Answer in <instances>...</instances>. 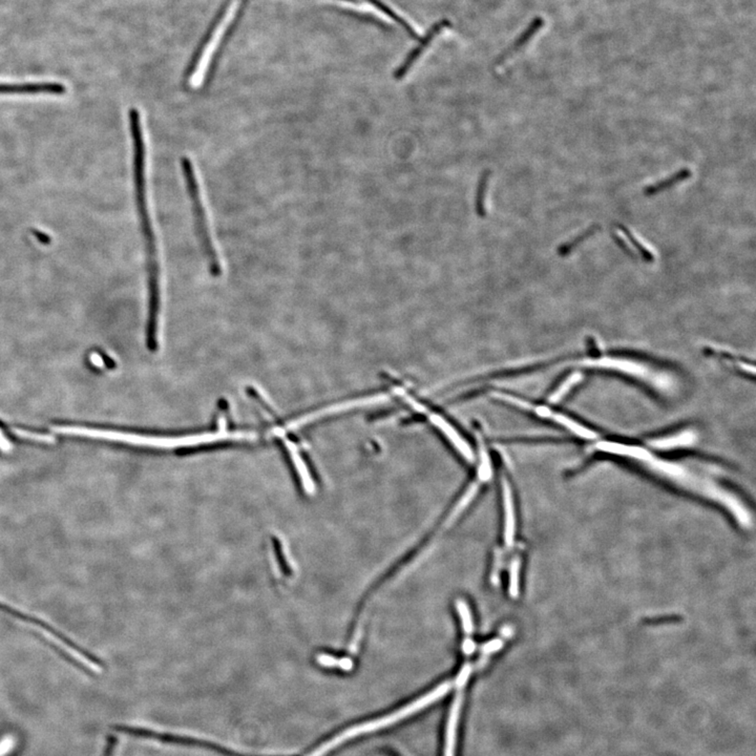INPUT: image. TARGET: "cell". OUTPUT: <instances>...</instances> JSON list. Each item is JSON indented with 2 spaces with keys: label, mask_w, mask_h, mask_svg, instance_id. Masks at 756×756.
Masks as SVG:
<instances>
[{
  "label": "cell",
  "mask_w": 756,
  "mask_h": 756,
  "mask_svg": "<svg viewBox=\"0 0 756 756\" xmlns=\"http://www.w3.org/2000/svg\"><path fill=\"white\" fill-rule=\"evenodd\" d=\"M129 131L133 140V185H135L136 206L139 216L140 231L143 238L147 260V276H148L149 305H151V324L149 333L157 336L159 331V313L161 305V269L157 240L148 211L146 191V145H145L141 116L137 109L128 111Z\"/></svg>",
  "instance_id": "6da1fadb"
},
{
  "label": "cell",
  "mask_w": 756,
  "mask_h": 756,
  "mask_svg": "<svg viewBox=\"0 0 756 756\" xmlns=\"http://www.w3.org/2000/svg\"><path fill=\"white\" fill-rule=\"evenodd\" d=\"M180 166L185 187H186L187 196L191 203L198 244L204 254V258H206L209 271L213 276H220L222 274V264H221L220 256L216 251L211 229H209L208 220H207L206 211H205L204 203H203L202 195H201L195 165L191 158L184 156L181 158Z\"/></svg>",
  "instance_id": "7a4b0ae2"
},
{
  "label": "cell",
  "mask_w": 756,
  "mask_h": 756,
  "mask_svg": "<svg viewBox=\"0 0 756 756\" xmlns=\"http://www.w3.org/2000/svg\"><path fill=\"white\" fill-rule=\"evenodd\" d=\"M241 4H242V0H231L229 2L222 19L216 24L215 30L213 31V34H211L207 44H205L204 48L202 49V52L200 53L197 59L193 61L191 68L189 69V72L187 74V84H193L198 78L201 82L207 80L209 72H211V66H213V58H215L216 51H218L223 38L226 35L229 26L233 24V20L236 19L238 10H240Z\"/></svg>",
  "instance_id": "3957f363"
},
{
  "label": "cell",
  "mask_w": 756,
  "mask_h": 756,
  "mask_svg": "<svg viewBox=\"0 0 756 756\" xmlns=\"http://www.w3.org/2000/svg\"><path fill=\"white\" fill-rule=\"evenodd\" d=\"M410 407L414 409L415 411L418 413L427 415L429 418L430 423L438 430L448 441L455 448V450L468 461V463H473L474 461V453H473L472 448L468 445V441L459 434V432L453 427L452 425L445 418L441 416L440 414L434 413V412L429 411L425 405L423 403H419L417 399H413L410 403Z\"/></svg>",
  "instance_id": "277c9868"
},
{
  "label": "cell",
  "mask_w": 756,
  "mask_h": 756,
  "mask_svg": "<svg viewBox=\"0 0 756 756\" xmlns=\"http://www.w3.org/2000/svg\"><path fill=\"white\" fill-rule=\"evenodd\" d=\"M389 394L385 393L374 394V395L350 399V400H346L343 401V403L329 405V407H326L324 409L318 410V411L312 412V413L305 415V416L301 417V418L294 420L293 423H289V428L291 430L298 429V428L303 427V425H307V423H312V421L318 420V419L323 418V417L331 416V415L342 413V412L350 411V410L358 409V408L378 405V403H385V401L389 400Z\"/></svg>",
  "instance_id": "5b68a950"
},
{
  "label": "cell",
  "mask_w": 756,
  "mask_h": 756,
  "mask_svg": "<svg viewBox=\"0 0 756 756\" xmlns=\"http://www.w3.org/2000/svg\"><path fill=\"white\" fill-rule=\"evenodd\" d=\"M450 26V22L449 21V20L447 19L440 20V21L436 22V24H435L434 26H433L432 28L430 29L429 31H428L427 34H425V36L421 38L420 41H419V44H417L416 46H415L413 50H411V52H410L409 54L407 55V57L405 58V60L401 62L400 66H399L398 68H397L396 70L394 71V79H403V78L405 77V75H407V74L410 72V70H411L412 66H413L414 64H416V61L419 59V57H420V56L423 55V53H425V51L427 50V48H429L430 44H432L433 40H434L435 38H436L437 36H438L439 34H440V32L443 30V29L448 28V26Z\"/></svg>",
  "instance_id": "8992f818"
},
{
  "label": "cell",
  "mask_w": 756,
  "mask_h": 756,
  "mask_svg": "<svg viewBox=\"0 0 756 756\" xmlns=\"http://www.w3.org/2000/svg\"><path fill=\"white\" fill-rule=\"evenodd\" d=\"M66 88L56 82H38V84H0V95H36L51 94L64 95Z\"/></svg>",
  "instance_id": "52a82bcc"
},
{
  "label": "cell",
  "mask_w": 756,
  "mask_h": 756,
  "mask_svg": "<svg viewBox=\"0 0 756 756\" xmlns=\"http://www.w3.org/2000/svg\"><path fill=\"white\" fill-rule=\"evenodd\" d=\"M543 26L544 20L543 19H541V17H536V19L533 20V21L528 24V28L523 31V34L515 40L514 44H513L512 46H508V48L504 51L503 54L498 56V58H497L496 60V66H501V64H503L506 60L510 59V57L516 55L519 51L523 50L524 46H525L533 38L536 36L537 33L540 32Z\"/></svg>",
  "instance_id": "ba28073f"
},
{
  "label": "cell",
  "mask_w": 756,
  "mask_h": 756,
  "mask_svg": "<svg viewBox=\"0 0 756 756\" xmlns=\"http://www.w3.org/2000/svg\"><path fill=\"white\" fill-rule=\"evenodd\" d=\"M463 689L458 688L456 697L450 707L449 719H448L447 733H445V755L454 756L456 747L457 728H458L459 715L463 704Z\"/></svg>",
  "instance_id": "9c48e42d"
},
{
  "label": "cell",
  "mask_w": 756,
  "mask_h": 756,
  "mask_svg": "<svg viewBox=\"0 0 756 756\" xmlns=\"http://www.w3.org/2000/svg\"><path fill=\"white\" fill-rule=\"evenodd\" d=\"M503 495L504 504V516H505V525H504V541L508 546H512L515 540V530H516V519H515L514 499H513L512 490L510 483L505 478H503Z\"/></svg>",
  "instance_id": "30bf717a"
},
{
  "label": "cell",
  "mask_w": 756,
  "mask_h": 756,
  "mask_svg": "<svg viewBox=\"0 0 756 756\" xmlns=\"http://www.w3.org/2000/svg\"><path fill=\"white\" fill-rule=\"evenodd\" d=\"M692 176V171L688 168H683L681 171H677V173L673 175L669 176L666 179L657 181V182L653 183V184L648 185L644 188V195L646 197H652V196L659 195V193H663L667 189L671 188V187L675 186L679 183L684 182L687 179Z\"/></svg>",
  "instance_id": "8fae6325"
},
{
  "label": "cell",
  "mask_w": 756,
  "mask_h": 756,
  "mask_svg": "<svg viewBox=\"0 0 756 756\" xmlns=\"http://www.w3.org/2000/svg\"><path fill=\"white\" fill-rule=\"evenodd\" d=\"M490 175H492V171L486 169L481 173L478 184H477L476 195H475V213L480 218H485L486 216H488L485 200L486 193H488V184H490Z\"/></svg>",
  "instance_id": "7c38bea8"
},
{
  "label": "cell",
  "mask_w": 756,
  "mask_h": 756,
  "mask_svg": "<svg viewBox=\"0 0 756 756\" xmlns=\"http://www.w3.org/2000/svg\"><path fill=\"white\" fill-rule=\"evenodd\" d=\"M600 231H601V225H592V226L588 227L585 231L578 234V236H575L572 240L568 241V242L560 245L558 249H557V252H558L560 256H568V254L572 253V251H574L577 247H579L582 243H584L585 241H588V238H592L593 236L599 233Z\"/></svg>",
  "instance_id": "4fadbf2b"
},
{
  "label": "cell",
  "mask_w": 756,
  "mask_h": 756,
  "mask_svg": "<svg viewBox=\"0 0 756 756\" xmlns=\"http://www.w3.org/2000/svg\"><path fill=\"white\" fill-rule=\"evenodd\" d=\"M368 1H369L370 4H373V6H376V8H378L380 12L383 13V14L387 15L388 17L394 20L399 26H401V28L407 32V34L409 35L410 37L413 38V39H417V38H418V35H417L416 31L414 30L413 26H412L409 22L405 21L403 17L399 16L395 11L392 10V9L390 8L388 4H385L383 0H368Z\"/></svg>",
  "instance_id": "5bb4252c"
},
{
  "label": "cell",
  "mask_w": 756,
  "mask_h": 756,
  "mask_svg": "<svg viewBox=\"0 0 756 756\" xmlns=\"http://www.w3.org/2000/svg\"><path fill=\"white\" fill-rule=\"evenodd\" d=\"M617 228L620 229V231L623 233L624 236L628 238V240L630 241L631 246H632L633 248L635 249V251H637V253L639 254L640 256H641V258L644 261V262L652 263L653 261H655V256H653V254L651 253V251H649V249L646 248V247L644 246V245L642 244V243L640 242V241L637 240V238H635V234L631 233L630 229H628V227L625 226V225L617 224Z\"/></svg>",
  "instance_id": "9a60e30c"
},
{
  "label": "cell",
  "mask_w": 756,
  "mask_h": 756,
  "mask_svg": "<svg viewBox=\"0 0 756 756\" xmlns=\"http://www.w3.org/2000/svg\"><path fill=\"white\" fill-rule=\"evenodd\" d=\"M519 572H520V559L517 557L513 560L510 568V595L517 598L519 595Z\"/></svg>",
  "instance_id": "2e32d148"
},
{
  "label": "cell",
  "mask_w": 756,
  "mask_h": 756,
  "mask_svg": "<svg viewBox=\"0 0 756 756\" xmlns=\"http://www.w3.org/2000/svg\"><path fill=\"white\" fill-rule=\"evenodd\" d=\"M318 663L325 667H338L343 670L349 671L353 668V662L345 657V659L336 660L331 655H322L318 657Z\"/></svg>",
  "instance_id": "e0dca14e"
},
{
  "label": "cell",
  "mask_w": 756,
  "mask_h": 756,
  "mask_svg": "<svg viewBox=\"0 0 756 756\" xmlns=\"http://www.w3.org/2000/svg\"><path fill=\"white\" fill-rule=\"evenodd\" d=\"M456 608L459 615H460L461 621H463V630L467 635H472L473 628H473L472 615H470V610H468V604L463 600H457Z\"/></svg>",
  "instance_id": "ac0fdd59"
},
{
  "label": "cell",
  "mask_w": 756,
  "mask_h": 756,
  "mask_svg": "<svg viewBox=\"0 0 756 756\" xmlns=\"http://www.w3.org/2000/svg\"><path fill=\"white\" fill-rule=\"evenodd\" d=\"M478 483H473V485L468 488V490L465 492V496L460 499V501H459L456 508H455L454 512H453L452 516H450V521L456 518V517L458 516L465 508H467L468 503H470V501L474 499V497L476 496L477 492H478Z\"/></svg>",
  "instance_id": "d6986e66"
},
{
  "label": "cell",
  "mask_w": 756,
  "mask_h": 756,
  "mask_svg": "<svg viewBox=\"0 0 756 756\" xmlns=\"http://www.w3.org/2000/svg\"><path fill=\"white\" fill-rule=\"evenodd\" d=\"M15 745H16V740L15 737L11 735H4V737L0 740V756H6L12 752L14 749Z\"/></svg>",
  "instance_id": "ffe728a7"
},
{
  "label": "cell",
  "mask_w": 756,
  "mask_h": 756,
  "mask_svg": "<svg viewBox=\"0 0 756 756\" xmlns=\"http://www.w3.org/2000/svg\"><path fill=\"white\" fill-rule=\"evenodd\" d=\"M15 434L19 435V436L22 437V438L31 439V440L35 441H40V443H53V441H54V439L52 438V436H49V435L35 434V433L20 431V430H16V431H15Z\"/></svg>",
  "instance_id": "44dd1931"
},
{
  "label": "cell",
  "mask_w": 756,
  "mask_h": 756,
  "mask_svg": "<svg viewBox=\"0 0 756 756\" xmlns=\"http://www.w3.org/2000/svg\"><path fill=\"white\" fill-rule=\"evenodd\" d=\"M612 238L613 240L615 241V244L618 245V247H619L624 253L628 254L631 258H637V254L633 252L632 249L630 248V245H628V243H626L621 236H618L615 233H612Z\"/></svg>",
  "instance_id": "7402d4cb"
},
{
  "label": "cell",
  "mask_w": 756,
  "mask_h": 756,
  "mask_svg": "<svg viewBox=\"0 0 756 756\" xmlns=\"http://www.w3.org/2000/svg\"><path fill=\"white\" fill-rule=\"evenodd\" d=\"M470 675V666L467 664V665L463 667V670H461V672L459 673L458 677H457L456 684L458 688H463V687H465V683H467Z\"/></svg>",
  "instance_id": "603a6c76"
},
{
  "label": "cell",
  "mask_w": 756,
  "mask_h": 756,
  "mask_svg": "<svg viewBox=\"0 0 756 756\" xmlns=\"http://www.w3.org/2000/svg\"><path fill=\"white\" fill-rule=\"evenodd\" d=\"M503 642L501 640H493V641L488 642V643L483 646V651L485 653L495 652V651L499 650V649L503 647Z\"/></svg>",
  "instance_id": "cb8c5ba5"
},
{
  "label": "cell",
  "mask_w": 756,
  "mask_h": 756,
  "mask_svg": "<svg viewBox=\"0 0 756 756\" xmlns=\"http://www.w3.org/2000/svg\"><path fill=\"white\" fill-rule=\"evenodd\" d=\"M463 651H465V653H467V655H470V653L474 652L476 646H475L474 642H473L472 640L467 639L465 640V643H463Z\"/></svg>",
  "instance_id": "d4e9b609"
},
{
  "label": "cell",
  "mask_w": 756,
  "mask_h": 756,
  "mask_svg": "<svg viewBox=\"0 0 756 756\" xmlns=\"http://www.w3.org/2000/svg\"><path fill=\"white\" fill-rule=\"evenodd\" d=\"M34 234L35 236H36L37 240L39 241L40 243H42V244L46 245L51 242L50 236H46V233H41V231H35Z\"/></svg>",
  "instance_id": "484cf974"
},
{
  "label": "cell",
  "mask_w": 756,
  "mask_h": 756,
  "mask_svg": "<svg viewBox=\"0 0 756 756\" xmlns=\"http://www.w3.org/2000/svg\"><path fill=\"white\" fill-rule=\"evenodd\" d=\"M91 361L93 365L96 366V367H102V366L104 365V360L101 358V356H99V354H91Z\"/></svg>",
  "instance_id": "4316f807"
},
{
  "label": "cell",
  "mask_w": 756,
  "mask_h": 756,
  "mask_svg": "<svg viewBox=\"0 0 756 756\" xmlns=\"http://www.w3.org/2000/svg\"><path fill=\"white\" fill-rule=\"evenodd\" d=\"M10 443L6 440V437L4 436L1 431H0V449L2 450H9L11 449Z\"/></svg>",
  "instance_id": "83f0119b"
}]
</instances>
